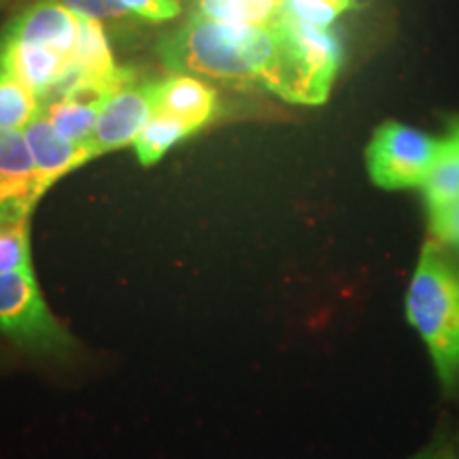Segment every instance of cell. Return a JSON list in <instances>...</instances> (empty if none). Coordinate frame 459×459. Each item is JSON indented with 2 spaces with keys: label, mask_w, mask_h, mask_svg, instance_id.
I'll list each match as a JSON object with an SVG mask.
<instances>
[{
  "label": "cell",
  "mask_w": 459,
  "mask_h": 459,
  "mask_svg": "<svg viewBox=\"0 0 459 459\" xmlns=\"http://www.w3.org/2000/svg\"><path fill=\"white\" fill-rule=\"evenodd\" d=\"M355 0H287V13L313 26L330 28L342 11L351 9Z\"/></svg>",
  "instance_id": "ac0fdd59"
},
{
  "label": "cell",
  "mask_w": 459,
  "mask_h": 459,
  "mask_svg": "<svg viewBox=\"0 0 459 459\" xmlns=\"http://www.w3.org/2000/svg\"><path fill=\"white\" fill-rule=\"evenodd\" d=\"M0 334L24 351L62 358L74 347L62 321L45 302L34 271L0 274Z\"/></svg>",
  "instance_id": "277c9868"
},
{
  "label": "cell",
  "mask_w": 459,
  "mask_h": 459,
  "mask_svg": "<svg viewBox=\"0 0 459 459\" xmlns=\"http://www.w3.org/2000/svg\"><path fill=\"white\" fill-rule=\"evenodd\" d=\"M41 108L39 96L22 79L0 68V128L24 130Z\"/></svg>",
  "instance_id": "e0dca14e"
},
{
  "label": "cell",
  "mask_w": 459,
  "mask_h": 459,
  "mask_svg": "<svg viewBox=\"0 0 459 459\" xmlns=\"http://www.w3.org/2000/svg\"><path fill=\"white\" fill-rule=\"evenodd\" d=\"M412 459H459V455H455L451 449H440V446H434V449L421 451Z\"/></svg>",
  "instance_id": "603a6c76"
},
{
  "label": "cell",
  "mask_w": 459,
  "mask_h": 459,
  "mask_svg": "<svg viewBox=\"0 0 459 459\" xmlns=\"http://www.w3.org/2000/svg\"><path fill=\"white\" fill-rule=\"evenodd\" d=\"M421 189L426 196L428 213L459 200V136L453 130L449 132V139L440 143L438 158Z\"/></svg>",
  "instance_id": "5bb4252c"
},
{
  "label": "cell",
  "mask_w": 459,
  "mask_h": 459,
  "mask_svg": "<svg viewBox=\"0 0 459 459\" xmlns=\"http://www.w3.org/2000/svg\"><path fill=\"white\" fill-rule=\"evenodd\" d=\"M156 88L158 82L136 79L105 102L91 134L94 158L128 147L130 143L134 145L136 136L156 111Z\"/></svg>",
  "instance_id": "8992f818"
},
{
  "label": "cell",
  "mask_w": 459,
  "mask_h": 459,
  "mask_svg": "<svg viewBox=\"0 0 459 459\" xmlns=\"http://www.w3.org/2000/svg\"><path fill=\"white\" fill-rule=\"evenodd\" d=\"M34 203L13 200L0 209V274L32 271L30 215Z\"/></svg>",
  "instance_id": "8fae6325"
},
{
  "label": "cell",
  "mask_w": 459,
  "mask_h": 459,
  "mask_svg": "<svg viewBox=\"0 0 459 459\" xmlns=\"http://www.w3.org/2000/svg\"><path fill=\"white\" fill-rule=\"evenodd\" d=\"M277 51L262 85L296 105H324L342 65V45L332 28L313 26L285 11L279 22Z\"/></svg>",
  "instance_id": "7a4b0ae2"
},
{
  "label": "cell",
  "mask_w": 459,
  "mask_h": 459,
  "mask_svg": "<svg viewBox=\"0 0 459 459\" xmlns=\"http://www.w3.org/2000/svg\"><path fill=\"white\" fill-rule=\"evenodd\" d=\"M406 319L426 342L434 368L446 387L459 378V274L426 243L406 294Z\"/></svg>",
  "instance_id": "3957f363"
},
{
  "label": "cell",
  "mask_w": 459,
  "mask_h": 459,
  "mask_svg": "<svg viewBox=\"0 0 459 459\" xmlns=\"http://www.w3.org/2000/svg\"><path fill=\"white\" fill-rule=\"evenodd\" d=\"M0 177L17 186H24L34 196L41 198L37 164H34L24 130L0 128Z\"/></svg>",
  "instance_id": "2e32d148"
},
{
  "label": "cell",
  "mask_w": 459,
  "mask_h": 459,
  "mask_svg": "<svg viewBox=\"0 0 459 459\" xmlns=\"http://www.w3.org/2000/svg\"><path fill=\"white\" fill-rule=\"evenodd\" d=\"M429 232L438 243L459 249V200L438 211H429Z\"/></svg>",
  "instance_id": "ffe728a7"
},
{
  "label": "cell",
  "mask_w": 459,
  "mask_h": 459,
  "mask_svg": "<svg viewBox=\"0 0 459 459\" xmlns=\"http://www.w3.org/2000/svg\"><path fill=\"white\" fill-rule=\"evenodd\" d=\"M24 134L28 145H30L34 164H37L39 194H41V196L56 181H60L62 177L68 175V172L82 169L83 164L94 160L91 149L88 145H77V143L62 136L60 132L54 128V124L49 122V117L45 115L43 108L41 113L26 126Z\"/></svg>",
  "instance_id": "ba28073f"
},
{
  "label": "cell",
  "mask_w": 459,
  "mask_h": 459,
  "mask_svg": "<svg viewBox=\"0 0 459 459\" xmlns=\"http://www.w3.org/2000/svg\"><path fill=\"white\" fill-rule=\"evenodd\" d=\"M194 13L238 26H273L285 15L287 0H196Z\"/></svg>",
  "instance_id": "4fadbf2b"
},
{
  "label": "cell",
  "mask_w": 459,
  "mask_h": 459,
  "mask_svg": "<svg viewBox=\"0 0 459 459\" xmlns=\"http://www.w3.org/2000/svg\"><path fill=\"white\" fill-rule=\"evenodd\" d=\"M440 143L400 122L381 124L366 147L370 181L381 189H412L426 183L440 153Z\"/></svg>",
  "instance_id": "5b68a950"
},
{
  "label": "cell",
  "mask_w": 459,
  "mask_h": 459,
  "mask_svg": "<svg viewBox=\"0 0 459 459\" xmlns=\"http://www.w3.org/2000/svg\"><path fill=\"white\" fill-rule=\"evenodd\" d=\"M77 24L73 65L83 73L85 82H111L122 77L126 66L115 65L102 22L88 15H77Z\"/></svg>",
  "instance_id": "7c38bea8"
},
{
  "label": "cell",
  "mask_w": 459,
  "mask_h": 459,
  "mask_svg": "<svg viewBox=\"0 0 459 459\" xmlns=\"http://www.w3.org/2000/svg\"><path fill=\"white\" fill-rule=\"evenodd\" d=\"M77 15L60 0H37L20 11L0 37L20 43L43 45V48L57 49L73 57L74 45H77Z\"/></svg>",
  "instance_id": "52a82bcc"
},
{
  "label": "cell",
  "mask_w": 459,
  "mask_h": 459,
  "mask_svg": "<svg viewBox=\"0 0 459 459\" xmlns=\"http://www.w3.org/2000/svg\"><path fill=\"white\" fill-rule=\"evenodd\" d=\"M156 108L179 119L196 134L217 113V91L194 74L175 73L158 82Z\"/></svg>",
  "instance_id": "30bf717a"
},
{
  "label": "cell",
  "mask_w": 459,
  "mask_h": 459,
  "mask_svg": "<svg viewBox=\"0 0 459 459\" xmlns=\"http://www.w3.org/2000/svg\"><path fill=\"white\" fill-rule=\"evenodd\" d=\"M192 134L194 132L189 130L186 124L156 108L152 117H149V122L145 124V128L141 130L139 136H136V158H139V162L143 166L158 164L172 147L179 145L181 141L189 139Z\"/></svg>",
  "instance_id": "9a60e30c"
},
{
  "label": "cell",
  "mask_w": 459,
  "mask_h": 459,
  "mask_svg": "<svg viewBox=\"0 0 459 459\" xmlns=\"http://www.w3.org/2000/svg\"><path fill=\"white\" fill-rule=\"evenodd\" d=\"M66 4L73 13L88 15L94 20H119V17L128 15V11L122 7L119 0H60Z\"/></svg>",
  "instance_id": "44dd1931"
},
{
  "label": "cell",
  "mask_w": 459,
  "mask_h": 459,
  "mask_svg": "<svg viewBox=\"0 0 459 459\" xmlns=\"http://www.w3.org/2000/svg\"><path fill=\"white\" fill-rule=\"evenodd\" d=\"M71 62V56L57 49L0 37V68L22 79L39 96L41 105L49 99Z\"/></svg>",
  "instance_id": "9c48e42d"
},
{
  "label": "cell",
  "mask_w": 459,
  "mask_h": 459,
  "mask_svg": "<svg viewBox=\"0 0 459 459\" xmlns=\"http://www.w3.org/2000/svg\"><path fill=\"white\" fill-rule=\"evenodd\" d=\"M274 51V24L238 26L196 13L160 45V56L170 71L237 83H260Z\"/></svg>",
  "instance_id": "6da1fadb"
},
{
  "label": "cell",
  "mask_w": 459,
  "mask_h": 459,
  "mask_svg": "<svg viewBox=\"0 0 459 459\" xmlns=\"http://www.w3.org/2000/svg\"><path fill=\"white\" fill-rule=\"evenodd\" d=\"M13 200H30L34 204L39 203V198L34 196L30 189H26L24 186H17V183L0 177V209L7 206L9 203H13Z\"/></svg>",
  "instance_id": "7402d4cb"
},
{
  "label": "cell",
  "mask_w": 459,
  "mask_h": 459,
  "mask_svg": "<svg viewBox=\"0 0 459 459\" xmlns=\"http://www.w3.org/2000/svg\"><path fill=\"white\" fill-rule=\"evenodd\" d=\"M451 130H453V132H455V134L459 136V119H455V122H453V124H451Z\"/></svg>",
  "instance_id": "cb8c5ba5"
},
{
  "label": "cell",
  "mask_w": 459,
  "mask_h": 459,
  "mask_svg": "<svg viewBox=\"0 0 459 459\" xmlns=\"http://www.w3.org/2000/svg\"><path fill=\"white\" fill-rule=\"evenodd\" d=\"M130 15L149 24H162L181 13V0H119Z\"/></svg>",
  "instance_id": "d6986e66"
}]
</instances>
